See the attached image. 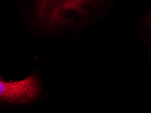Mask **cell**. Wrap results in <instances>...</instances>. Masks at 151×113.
<instances>
[{
    "label": "cell",
    "instance_id": "2",
    "mask_svg": "<svg viewBox=\"0 0 151 113\" xmlns=\"http://www.w3.org/2000/svg\"><path fill=\"white\" fill-rule=\"evenodd\" d=\"M149 24H150V26H151V16L150 17V18H149Z\"/></svg>",
    "mask_w": 151,
    "mask_h": 113
},
{
    "label": "cell",
    "instance_id": "1",
    "mask_svg": "<svg viewBox=\"0 0 151 113\" xmlns=\"http://www.w3.org/2000/svg\"><path fill=\"white\" fill-rule=\"evenodd\" d=\"M39 91L38 81L34 75L14 82L0 80V100L14 103L27 102L35 98Z\"/></svg>",
    "mask_w": 151,
    "mask_h": 113
}]
</instances>
